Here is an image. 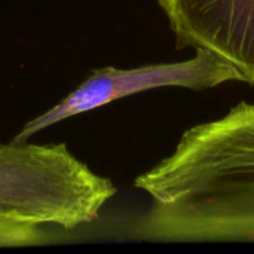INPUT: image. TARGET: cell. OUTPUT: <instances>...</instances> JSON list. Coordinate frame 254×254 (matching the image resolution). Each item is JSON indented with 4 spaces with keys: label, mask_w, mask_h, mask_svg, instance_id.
<instances>
[{
    "label": "cell",
    "mask_w": 254,
    "mask_h": 254,
    "mask_svg": "<svg viewBox=\"0 0 254 254\" xmlns=\"http://www.w3.org/2000/svg\"><path fill=\"white\" fill-rule=\"evenodd\" d=\"M153 204L147 241H254V103L188 129L174 153L134 182Z\"/></svg>",
    "instance_id": "1"
},
{
    "label": "cell",
    "mask_w": 254,
    "mask_h": 254,
    "mask_svg": "<svg viewBox=\"0 0 254 254\" xmlns=\"http://www.w3.org/2000/svg\"><path fill=\"white\" fill-rule=\"evenodd\" d=\"M115 193L65 143H0V216L71 231L97 220Z\"/></svg>",
    "instance_id": "2"
},
{
    "label": "cell",
    "mask_w": 254,
    "mask_h": 254,
    "mask_svg": "<svg viewBox=\"0 0 254 254\" xmlns=\"http://www.w3.org/2000/svg\"><path fill=\"white\" fill-rule=\"evenodd\" d=\"M196 51L193 58L180 63L135 68H97L60 103L28 121L12 141L25 143L55 124L138 92L165 86L208 89L229 80H243L238 70L219 55L207 49Z\"/></svg>",
    "instance_id": "3"
},
{
    "label": "cell",
    "mask_w": 254,
    "mask_h": 254,
    "mask_svg": "<svg viewBox=\"0 0 254 254\" xmlns=\"http://www.w3.org/2000/svg\"><path fill=\"white\" fill-rule=\"evenodd\" d=\"M179 48L207 49L254 83V0H158Z\"/></svg>",
    "instance_id": "4"
},
{
    "label": "cell",
    "mask_w": 254,
    "mask_h": 254,
    "mask_svg": "<svg viewBox=\"0 0 254 254\" xmlns=\"http://www.w3.org/2000/svg\"><path fill=\"white\" fill-rule=\"evenodd\" d=\"M43 225L0 216V247H24L45 240Z\"/></svg>",
    "instance_id": "5"
}]
</instances>
